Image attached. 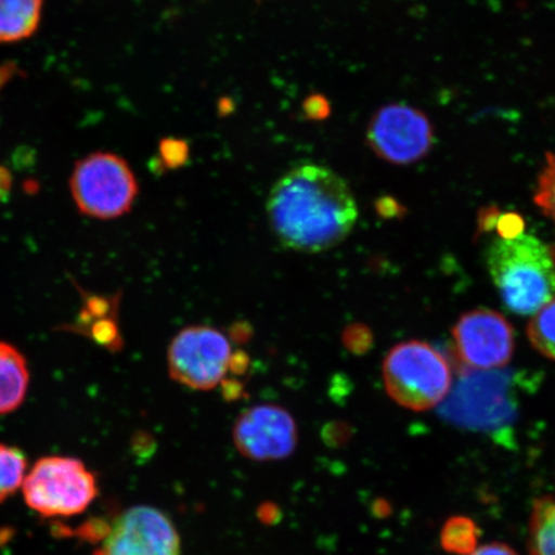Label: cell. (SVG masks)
Here are the masks:
<instances>
[{"label":"cell","mask_w":555,"mask_h":555,"mask_svg":"<svg viewBox=\"0 0 555 555\" xmlns=\"http://www.w3.org/2000/svg\"><path fill=\"white\" fill-rule=\"evenodd\" d=\"M25 502L44 517L80 515L99 495L92 470L76 457H41L23 483Z\"/></svg>","instance_id":"cell-4"},{"label":"cell","mask_w":555,"mask_h":555,"mask_svg":"<svg viewBox=\"0 0 555 555\" xmlns=\"http://www.w3.org/2000/svg\"><path fill=\"white\" fill-rule=\"evenodd\" d=\"M533 349L555 362V297L535 312L527 327Z\"/></svg>","instance_id":"cell-16"},{"label":"cell","mask_w":555,"mask_h":555,"mask_svg":"<svg viewBox=\"0 0 555 555\" xmlns=\"http://www.w3.org/2000/svg\"><path fill=\"white\" fill-rule=\"evenodd\" d=\"M530 555H555V501L540 498L533 503L529 535Z\"/></svg>","instance_id":"cell-14"},{"label":"cell","mask_w":555,"mask_h":555,"mask_svg":"<svg viewBox=\"0 0 555 555\" xmlns=\"http://www.w3.org/2000/svg\"><path fill=\"white\" fill-rule=\"evenodd\" d=\"M447 421L462 427L494 431L515 421V376L509 372L464 374L440 409Z\"/></svg>","instance_id":"cell-5"},{"label":"cell","mask_w":555,"mask_h":555,"mask_svg":"<svg viewBox=\"0 0 555 555\" xmlns=\"http://www.w3.org/2000/svg\"><path fill=\"white\" fill-rule=\"evenodd\" d=\"M469 555H518L509 545L502 543L486 544L476 547Z\"/></svg>","instance_id":"cell-23"},{"label":"cell","mask_w":555,"mask_h":555,"mask_svg":"<svg viewBox=\"0 0 555 555\" xmlns=\"http://www.w3.org/2000/svg\"><path fill=\"white\" fill-rule=\"evenodd\" d=\"M172 520L150 505H135L115 520L96 555H180Z\"/></svg>","instance_id":"cell-10"},{"label":"cell","mask_w":555,"mask_h":555,"mask_svg":"<svg viewBox=\"0 0 555 555\" xmlns=\"http://www.w3.org/2000/svg\"><path fill=\"white\" fill-rule=\"evenodd\" d=\"M11 186V176L2 166H0V198L9 193Z\"/></svg>","instance_id":"cell-24"},{"label":"cell","mask_w":555,"mask_h":555,"mask_svg":"<svg viewBox=\"0 0 555 555\" xmlns=\"http://www.w3.org/2000/svg\"><path fill=\"white\" fill-rule=\"evenodd\" d=\"M442 550L453 555H469L478 545L480 530L474 519L454 516L447 520L441 530Z\"/></svg>","instance_id":"cell-15"},{"label":"cell","mask_w":555,"mask_h":555,"mask_svg":"<svg viewBox=\"0 0 555 555\" xmlns=\"http://www.w3.org/2000/svg\"><path fill=\"white\" fill-rule=\"evenodd\" d=\"M461 362L472 371H491L511 362L515 331L501 312L477 309L466 312L453 328Z\"/></svg>","instance_id":"cell-9"},{"label":"cell","mask_w":555,"mask_h":555,"mask_svg":"<svg viewBox=\"0 0 555 555\" xmlns=\"http://www.w3.org/2000/svg\"><path fill=\"white\" fill-rule=\"evenodd\" d=\"M486 261L505 307L516 314H535L555 297L554 255L533 235L498 238Z\"/></svg>","instance_id":"cell-2"},{"label":"cell","mask_w":555,"mask_h":555,"mask_svg":"<svg viewBox=\"0 0 555 555\" xmlns=\"http://www.w3.org/2000/svg\"><path fill=\"white\" fill-rule=\"evenodd\" d=\"M499 238L509 240L525 233V221L519 215L505 214L496 220Z\"/></svg>","instance_id":"cell-20"},{"label":"cell","mask_w":555,"mask_h":555,"mask_svg":"<svg viewBox=\"0 0 555 555\" xmlns=\"http://www.w3.org/2000/svg\"><path fill=\"white\" fill-rule=\"evenodd\" d=\"M72 192L76 206L87 217L109 220L131 210L139 185L122 157L96 152L76 164Z\"/></svg>","instance_id":"cell-6"},{"label":"cell","mask_w":555,"mask_h":555,"mask_svg":"<svg viewBox=\"0 0 555 555\" xmlns=\"http://www.w3.org/2000/svg\"><path fill=\"white\" fill-rule=\"evenodd\" d=\"M541 212L555 223V154L545 155V164L538 178L535 196H533Z\"/></svg>","instance_id":"cell-18"},{"label":"cell","mask_w":555,"mask_h":555,"mask_svg":"<svg viewBox=\"0 0 555 555\" xmlns=\"http://www.w3.org/2000/svg\"><path fill=\"white\" fill-rule=\"evenodd\" d=\"M234 446L249 461L286 460L297 448L294 416L274 404L255 405L243 412L233 428Z\"/></svg>","instance_id":"cell-11"},{"label":"cell","mask_w":555,"mask_h":555,"mask_svg":"<svg viewBox=\"0 0 555 555\" xmlns=\"http://www.w3.org/2000/svg\"><path fill=\"white\" fill-rule=\"evenodd\" d=\"M29 387L26 360L15 347L0 343V415L16 411Z\"/></svg>","instance_id":"cell-12"},{"label":"cell","mask_w":555,"mask_h":555,"mask_svg":"<svg viewBox=\"0 0 555 555\" xmlns=\"http://www.w3.org/2000/svg\"><path fill=\"white\" fill-rule=\"evenodd\" d=\"M267 212L278 241L304 254L338 246L349 237L359 215L349 184L327 166L312 163L298 164L278 179Z\"/></svg>","instance_id":"cell-1"},{"label":"cell","mask_w":555,"mask_h":555,"mask_svg":"<svg viewBox=\"0 0 555 555\" xmlns=\"http://www.w3.org/2000/svg\"><path fill=\"white\" fill-rule=\"evenodd\" d=\"M43 0H0V43L30 38L38 30Z\"/></svg>","instance_id":"cell-13"},{"label":"cell","mask_w":555,"mask_h":555,"mask_svg":"<svg viewBox=\"0 0 555 555\" xmlns=\"http://www.w3.org/2000/svg\"><path fill=\"white\" fill-rule=\"evenodd\" d=\"M26 469L27 461L23 451L0 443V503L23 486Z\"/></svg>","instance_id":"cell-17"},{"label":"cell","mask_w":555,"mask_h":555,"mask_svg":"<svg viewBox=\"0 0 555 555\" xmlns=\"http://www.w3.org/2000/svg\"><path fill=\"white\" fill-rule=\"evenodd\" d=\"M344 341L351 351L362 352L370 345L371 335L366 328L357 325V327H351L346 332Z\"/></svg>","instance_id":"cell-22"},{"label":"cell","mask_w":555,"mask_h":555,"mask_svg":"<svg viewBox=\"0 0 555 555\" xmlns=\"http://www.w3.org/2000/svg\"><path fill=\"white\" fill-rule=\"evenodd\" d=\"M304 113L310 120H324L331 114L330 102L321 94L310 95L304 102Z\"/></svg>","instance_id":"cell-21"},{"label":"cell","mask_w":555,"mask_h":555,"mask_svg":"<svg viewBox=\"0 0 555 555\" xmlns=\"http://www.w3.org/2000/svg\"><path fill=\"white\" fill-rule=\"evenodd\" d=\"M367 144L379 158L393 165H412L429 154L435 142L431 120L405 103L387 104L372 117Z\"/></svg>","instance_id":"cell-8"},{"label":"cell","mask_w":555,"mask_h":555,"mask_svg":"<svg viewBox=\"0 0 555 555\" xmlns=\"http://www.w3.org/2000/svg\"><path fill=\"white\" fill-rule=\"evenodd\" d=\"M231 358V344L223 333L194 325L173 337L168 350L169 374L192 390H212L224 380Z\"/></svg>","instance_id":"cell-7"},{"label":"cell","mask_w":555,"mask_h":555,"mask_svg":"<svg viewBox=\"0 0 555 555\" xmlns=\"http://www.w3.org/2000/svg\"><path fill=\"white\" fill-rule=\"evenodd\" d=\"M390 398L413 412H426L446 401L453 386L448 360L434 346L408 341L395 346L384 363Z\"/></svg>","instance_id":"cell-3"},{"label":"cell","mask_w":555,"mask_h":555,"mask_svg":"<svg viewBox=\"0 0 555 555\" xmlns=\"http://www.w3.org/2000/svg\"><path fill=\"white\" fill-rule=\"evenodd\" d=\"M158 154L164 169H179L189 163L190 145L183 139L164 138L159 142Z\"/></svg>","instance_id":"cell-19"}]
</instances>
